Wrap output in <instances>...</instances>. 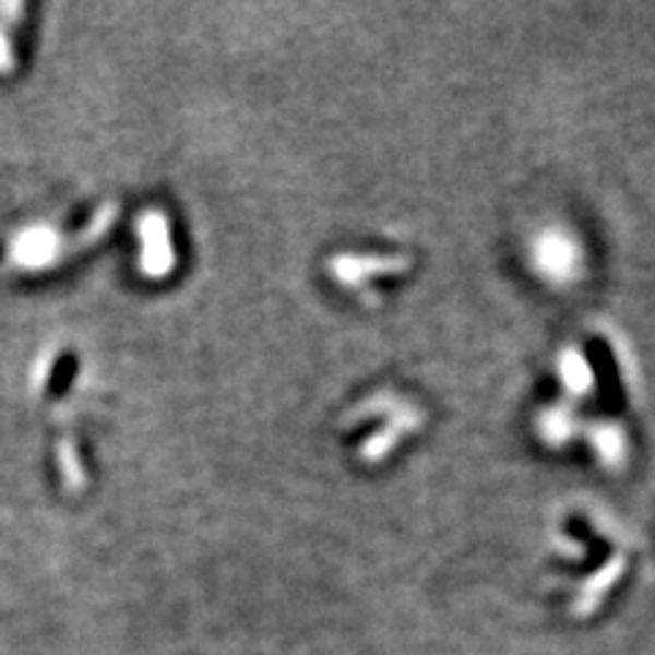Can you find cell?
I'll use <instances>...</instances> for the list:
<instances>
[{
    "label": "cell",
    "instance_id": "6da1fadb",
    "mask_svg": "<svg viewBox=\"0 0 655 655\" xmlns=\"http://www.w3.org/2000/svg\"><path fill=\"white\" fill-rule=\"evenodd\" d=\"M540 262L551 276H565L573 265V246L565 238H549L540 249Z\"/></svg>",
    "mask_w": 655,
    "mask_h": 655
},
{
    "label": "cell",
    "instance_id": "7a4b0ae2",
    "mask_svg": "<svg viewBox=\"0 0 655 655\" xmlns=\"http://www.w3.org/2000/svg\"><path fill=\"white\" fill-rule=\"evenodd\" d=\"M565 380H568V385H573V388H584L590 382V371L584 369V364L579 358H568V364H565Z\"/></svg>",
    "mask_w": 655,
    "mask_h": 655
}]
</instances>
